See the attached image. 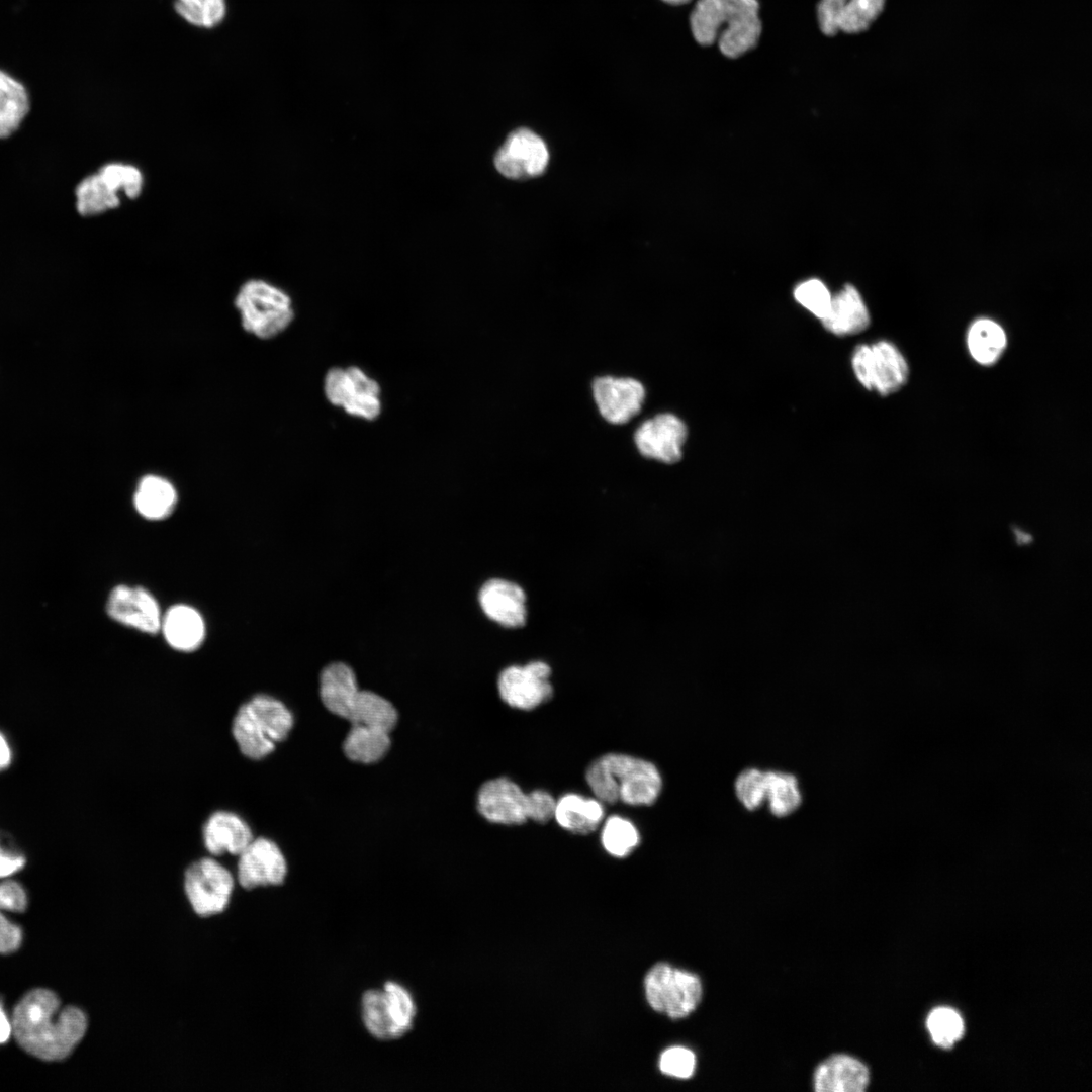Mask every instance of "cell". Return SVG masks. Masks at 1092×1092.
Listing matches in <instances>:
<instances>
[{
	"label": "cell",
	"instance_id": "obj_1",
	"mask_svg": "<svg viewBox=\"0 0 1092 1092\" xmlns=\"http://www.w3.org/2000/svg\"><path fill=\"white\" fill-rule=\"evenodd\" d=\"M12 1035L31 1056L43 1061L67 1058L87 1030V1016L75 1006L61 1007L53 991L37 988L26 993L13 1009Z\"/></svg>",
	"mask_w": 1092,
	"mask_h": 1092
},
{
	"label": "cell",
	"instance_id": "obj_2",
	"mask_svg": "<svg viewBox=\"0 0 1092 1092\" xmlns=\"http://www.w3.org/2000/svg\"><path fill=\"white\" fill-rule=\"evenodd\" d=\"M757 0H698L690 17L701 46L718 42L721 53L738 58L752 50L761 34Z\"/></svg>",
	"mask_w": 1092,
	"mask_h": 1092
},
{
	"label": "cell",
	"instance_id": "obj_3",
	"mask_svg": "<svg viewBox=\"0 0 1092 1092\" xmlns=\"http://www.w3.org/2000/svg\"><path fill=\"white\" fill-rule=\"evenodd\" d=\"M585 780L603 803L652 805L658 798L662 780L650 761L621 753L605 754L590 763Z\"/></svg>",
	"mask_w": 1092,
	"mask_h": 1092
},
{
	"label": "cell",
	"instance_id": "obj_4",
	"mask_svg": "<svg viewBox=\"0 0 1092 1092\" xmlns=\"http://www.w3.org/2000/svg\"><path fill=\"white\" fill-rule=\"evenodd\" d=\"M293 723V715L285 704L272 696L259 694L237 710L232 734L246 757L259 760L287 738Z\"/></svg>",
	"mask_w": 1092,
	"mask_h": 1092
},
{
	"label": "cell",
	"instance_id": "obj_5",
	"mask_svg": "<svg viewBox=\"0 0 1092 1092\" xmlns=\"http://www.w3.org/2000/svg\"><path fill=\"white\" fill-rule=\"evenodd\" d=\"M556 801L547 792L525 794L508 778L485 782L477 794V810L489 822L517 825L531 819L546 823L554 817Z\"/></svg>",
	"mask_w": 1092,
	"mask_h": 1092
},
{
	"label": "cell",
	"instance_id": "obj_6",
	"mask_svg": "<svg viewBox=\"0 0 1092 1092\" xmlns=\"http://www.w3.org/2000/svg\"><path fill=\"white\" fill-rule=\"evenodd\" d=\"M234 302L243 329L261 340L275 338L294 317L290 296L263 279L251 278L243 282Z\"/></svg>",
	"mask_w": 1092,
	"mask_h": 1092
},
{
	"label": "cell",
	"instance_id": "obj_7",
	"mask_svg": "<svg viewBox=\"0 0 1092 1092\" xmlns=\"http://www.w3.org/2000/svg\"><path fill=\"white\" fill-rule=\"evenodd\" d=\"M144 187L145 176L138 166L125 162L106 163L77 185V211L82 216H95L114 210L123 199H138Z\"/></svg>",
	"mask_w": 1092,
	"mask_h": 1092
},
{
	"label": "cell",
	"instance_id": "obj_8",
	"mask_svg": "<svg viewBox=\"0 0 1092 1092\" xmlns=\"http://www.w3.org/2000/svg\"><path fill=\"white\" fill-rule=\"evenodd\" d=\"M362 1020L367 1031L380 1040H392L414 1026L417 1006L402 985L388 981L381 990L366 991L361 999Z\"/></svg>",
	"mask_w": 1092,
	"mask_h": 1092
},
{
	"label": "cell",
	"instance_id": "obj_9",
	"mask_svg": "<svg viewBox=\"0 0 1092 1092\" xmlns=\"http://www.w3.org/2000/svg\"><path fill=\"white\" fill-rule=\"evenodd\" d=\"M851 366L858 382L880 395L898 391L908 380L906 359L894 344L885 340L857 346Z\"/></svg>",
	"mask_w": 1092,
	"mask_h": 1092
},
{
	"label": "cell",
	"instance_id": "obj_10",
	"mask_svg": "<svg viewBox=\"0 0 1092 1092\" xmlns=\"http://www.w3.org/2000/svg\"><path fill=\"white\" fill-rule=\"evenodd\" d=\"M645 992L649 1005L655 1011L671 1018H681L699 1004L702 984L695 974L660 963L648 972Z\"/></svg>",
	"mask_w": 1092,
	"mask_h": 1092
},
{
	"label": "cell",
	"instance_id": "obj_11",
	"mask_svg": "<svg viewBox=\"0 0 1092 1092\" xmlns=\"http://www.w3.org/2000/svg\"><path fill=\"white\" fill-rule=\"evenodd\" d=\"M184 887L194 911L200 916H210L226 908L234 889V878L216 859L204 857L187 868Z\"/></svg>",
	"mask_w": 1092,
	"mask_h": 1092
},
{
	"label": "cell",
	"instance_id": "obj_12",
	"mask_svg": "<svg viewBox=\"0 0 1092 1092\" xmlns=\"http://www.w3.org/2000/svg\"><path fill=\"white\" fill-rule=\"evenodd\" d=\"M550 674L549 665L542 661L509 666L497 679L499 696L513 708L532 710L551 698L553 688Z\"/></svg>",
	"mask_w": 1092,
	"mask_h": 1092
},
{
	"label": "cell",
	"instance_id": "obj_13",
	"mask_svg": "<svg viewBox=\"0 0 1092 1092\" xmlns=\"http://www.w3.org/2000/svg\"><path fill=\"white\" fill-rule=\"evenodd\" d=\"M687 437L688 428L677 416L661 413L638 426L634 444L643 457L673 464L682 457Z\"/></svg>",
	"mask_w": 1092,
	"mask_h": 1092
},
{
	"label": "cell",
	"instance_id": "obj_14",
	"mask_svg": "<svg viewBox=\"0 0 1092 1092\" xmlns=\"http://www.w3.org/2000/svg\"><path fill=\"white\" fill-rule=\"evenodd\" d=\"M549 153L544 141L527 128L509 134L494 157L497 171L512 179L539 176L544 172Z\"/></svg>",
	"mask_w": 1092,
	"mask_h": 1092
},
{
	"label": "cell",
	"instance_id": "obj_15",
	"mask_svg": "<svg viewBox=\"0 0 1092 1092\" xmlns=\"http://www.w3.org/2000/svg\"><path fill=\"white\" fill-rule=\"evenodd\" d=\"M592 393L601 417L612 425L626 424L637 416L646 397L639 380L611 375L595 378Z\"/></svg>",
	"mask_w": 1092,
	"mask_h": 1092
},
{
	"label": "cell",
	"instance_id": "obj_16",
	"mask_svg": "<svg viewBox=\"0 0 1092 1092\" xmlns=\"http://www.w3.org/2000/svg\"><path fill=\"white\" fill-rule=\"evenodd\" d=\"M238 856L237 878L243 888L276 886L284 882L287 862L273 840L266 837L253 838Z\"/></svg>",
	"mask_w": 1092,
	"mask_h": 1092
},
{
	"label": "cell",
	"instance_id": "obj_17",
	"mask_svg": "<svg viewBox=\"0 0 1092 1092\" xmlns=\"http://www.w3.org/2000/svg\"><path fill=\"white\" fill-rule=\"evenodd\" d=\"M106 612L114 621L144 633L160 631L162 613L155 597L142 586L119 584L112 588Z\"/></svg>",
	"mask_w": 1092,
	"mask_h": 1092
},
{
	"label": "cell",
	"instance_id": "obj_18",
	"mask_svg": "<svg viewBox=\"0 0 1092 1092\" xmlns=\"http://www.w3.org/2000/svg\"><path fill=\"white\" fill-rule=\"evenodd\" d=\"M886 0H820L817 18L825 35L859 33L867 30L883 11Z\"/></svg>",
	"mask_w": 1092,
	"mask_h": 1092
},
{
	"label": "cell",
	"instance_id": "obj_19",
	"mask_svg": "<svg viewBox=\"0 0 1092 1092\" xmlns=\"http://www.w3.org/2000/svg\"><path fill=\"white\" fill-rule=\"evenodd\" d=\"M483 613L493 622L508 627L520 628L527 619L526 595L518 584L492 578L483 583L478 593Z\"/></svg>",
	"mask_w": 1092,
	"mask_h": 1092
},
{
	"label": "cell",
	"instance_id": "obj_20",
	"mask_svg": "<svg viewBox=\"0 0 1092 1092\" xmlns=\"http://www.w3.org/2000/svg\"><path fill=\"white\" fill-rule=\"evenodd\" d=\"M202 838L206 850L219 856L223 853L239 855L254 836L242 817L234 812L220 810L211 814L204 823Z\"/></svg>",
	"mask_w": 1092,
	"mask_h": 1092
},
{
	"label": "cell",
	"instance_id": "obj_21",
	"mask_svg": "<svg viewBox=\"0 0 1092 1092\" xmlns=\"http://www.w3.org/2000/svg\"><path fill=\"white\" fill-rule=\"evenodd\" d=\"M868 1068L848 1055H834L824 1061L814 1074L818 1092H861L869 1084Z\"/></svg>",
	"mask_w": 1092,
	"mask_h": 1092
},
{
	"label": "cell",
	"instance_id": "obj_22",
	"mask_svg": "<svg viewBox=\"0 0 1092 1092\" xmlns=\"http://www.w3.org/2000/svg\"><path fill=\"white\" fill-rule=\"evenodd\" d=\"M824 328L836 336H850L864 331L870 325L868 307L851 284H846L832 297L826 315L821 320Z\"/></svg>",
	"mask_w": 1092,
	"mask_h": 1092
},
{
	"label": "cell",
	"instance_id": "obj_23",
	"mask_svg": "<svg viewBox=\"0 0 1092 1092\" xmlns=\"http://www.w3.org/2000/svg\"><path fill=\"white\" fill-rule=\"evenodd\" d=\"M165 640L182 652L196 650L205 637V623L201 614L186 604L170 607L163 615L161 628Z\"/></svg>",
	"mask_w": 1092,
	"mask_h": 1092
},
{
	"label": "cell",
	"instance_id": "obj_24",
	"mask_svg": "<svg viewBox=\"0 0 1092 1092\" xmlns=\"http://www.w3.org/2000/svg\"><path fill=\"white\" fill-rule=\"evenodd\" d=\"M359 691L356 675L348 664L333 662L321 671L320 698L332 714L347 719Z\"/></svg>",
	"mask_w": 1092,
	"mask_h": 1092
},
{
	"label": "cell",
	"instance_id": "obj_25",
	"mask_svg": "<svg viewBox=\"0 0 1092 1092\" xmlns=\"http://www.w3.org/2000/svg\"><path fill=\"white\" fill-rule=\"evenodd\" d=\"M178 503L175 486L157 474L143 476L133 493V506L145 519L162 520L169 517Z\"/></svg>",
	"mask_w": 1092,
	"mask_h": 1092
},
{
	"label": "cell",
	"instance_id": "obj_26",
	"mask_svg": "<svg viewBox=\"0 0 1092 1092\" xmlns=\"http://www.w3.org/2000/svg\"><path fill=\"white\" fill-rule=\"evenodd\" d=\"M604 817L602 804L576 794H566L557 802L554 818L564 829L578 834L595 831Z\"/></svg>",
	"mask_w": 1092,
	"mask_h": 1092
},
{
	"label": "cell",
	"instance_id": "obj_27",
	"mask_svg": "<svg viewBox=\"0 0 1092 1092\" xmlns=\"http://www.w3.org/2000/svg\"><path fill=\"white\" fill-rule=\"evenodd\" d=\"M1007 345L1004 329L995 321L980 317L974 321L967 333V347L971 357L979 364H995Z\"/></svg>",
	"mask_w": 1092,
	"mask_h": 1092
},
{
	"label": "cell",
	"instance_id": "obj_28",
	"mask_svg": "<svg viewBox=\"0 0 1092 1092\" xmlns=\"http://www.w3.org/2000/svg\"><path fill=\"white\" fill-rule=\"evenodd\" d=\"M397 719V711L387 699L372 691L360 690L346 720L351 725L367 726L390 733Z\"/></svg>",
	"mask_w": 1092,
	"mask_h": 1092
},
{
	"label": "cell",
	"instance_id": "obj_29",
	"mask_svg": "<svg viewBox=\"0 0 1092 1092\" xmlns=\"http://www.w3.org/2000/svg\"><path fill=\"white\" fill-rule=\"evenodd\" d=\"M389 733L362 725H351L343 742V751L352 761L370 764L379 761L388 752Z\"/></svg>",
	"mask_w": 1092,
	"mask_h": 1092
},
{
	"label": "cell",
	"instance_id": "obj_30",
	"mask_svg": "<svg viewBox=\"0 0 1092 1092\" xmlns=\"http://www.w3.org/2000/svg\"><path fill=\"white\" fill-rule=\"evenodd\" d=\"M29 110L25 87L0 70V138H8L18 129Z\"/></svg>",
	"mask_w": 1092,
	"mask_h": 1092
},
{
	"label": "cell",
	"instance_id": "obj_31",
	"mask_svg": "<svg viewBox=\"0 0 1092 1092\" xmlns=\"http://www.w3.org/2000/svg\"><path fill=\"white\" fill-rule=\"evenodd\" d=\"M766 776V802L776 817H786L801 805L802 795L797 778L788 772L769 770Z\"/></svg>",
	"mask_w": 1092,
	"mask_h": 1092
},
{
	"label": "cell",
	"instance_id": "obj_32",
	"mask_svg": "<svg viewBox=\"0 0 1092 1092\" xmlns=\"http://www.w3.org/2000/svg\"><path fill=\"white\" fill-rule=\"evenodd\" d=\"M604 848L613 856L625 857L639 844L636 827L627 819L614 815L607 819L601 835Z\"/></svg>",
	"mask_w": 1092,
	"mask_h": 1092
},
{
	"label": "cell",
	"instance_id": "obj_33",
	"mask_svg": "<svg viewBox=\"0 0 1092 1092\" xmlns=\"http://www.w3.org/2000/svg\"><path fill=\"white\" fill-rule=\"evenodd\" d=\"M927 1028L936 1044L950 1048L963 1036L964 1022L961 1015L953 1009L939 1007L929 1014Z\"/></svg>",
	"mask_w": 1092,
	"mask_h": 1092
},
{
	"label": "cell",
	"instance_id": "obj_34",
	"mask_svg": "<svg viewBox=\"0 0 1092 1092\" xmlns=\"http://www.w3.org/2000/svg\"><path fill=\"white\" fill-rule=\"evenodd\" d=\"M175 8L188 22L202 27L218 24L225 13L224 0H177Z\"/></svg>",
	"mask_w": 1092,
	"mask_h": 1092
},
{
	"label": "cell",
	"instance_id": "obj_35",
	"mask_svg": "<svg viewBox=\"0 0 1092 1092\" xmlns=\"http://www.w3.org/2000/svg\"><path fill=\"white\" fill-rule=\"evenodd\" d=\"M735 794L749 811L759 808L766 800L765 771L751 767L741 771L735 781Z\"/></svg>",
	"mask_w": 1092,
	"mask_h": 1092
},
{
	"label": "cell",
	"instance_id": "obj_36",
	"mask_svg": "<svg viewBox=\"0 0 1092 1092\" xmlns=\"http://www.w3.org/2000/svg\"><path fill=\"white\" fill-rule=\"evenodd\" d=\"M794 297L803 307L822 320L831 303L832 296L826 285L819 279H809L798 284Z\"/></svg>",
	"mask_w": 1092,
	"mask_h": 1092
},
{
	"label": "cell",
	"instance_id": "obj_37",
	"mask_svg": "<svg viewBox=\"0 0 1092 1092\" xmlns=\"http://www.w3.org/2000/svg\"><path fill=\"white\" fill-rule=\"evenodd\" d=\"M696 1058L693 1052L682 1046H673L660 1057L659 1068L662 1073L681 1079L694 1074Z\"/></svg>",
	"mask_w": 1092,
	"mask_h": 1092
},
{
	"label": "cell",
	"instance_id": "obj_38",
	"mask_svg": "<svg viewBox=\"0 0 1092 1092\" xmlns=\"http://www.w3.org/2000/svg\"><path fill=\"white\" fill-rule=\"evenodd\" d=\"M325 393L334 405L343 406L353 395L354 387L346 370L334 368L325 378Z\"/></svg>",
	"mask_w": 1092,
	"mask_h": 1092
},
{
	"label": "cell",
	"instance_id": "obj_39",
	"mask_svg": "<svg viewBox=\"0 0 1092 1092\" xmlns=\"http://www.w3.org/2000/svg\"><path fill=\"white\" fill-rule=\"evenodd\" d=\"M27 903L26 891L20 883L11 880L0 883V908L2 910L21 913L25 911Z\"/></svg>",
	"mask_w": 1092,
	"mask_h": 1092
},
{
	"label": "cell",
	"instance_id": "obj_40",
	"mask_svg": "<svg viewBox=\"0 0 1092 1092\" xmlns=\"http://www.w3.org/2000/svg\"><path fill=\"white\" fill-rule=\"evenodd\" d=\"M2 911L0 908V953L8 954L20 947L23 933L21 927L9 920Z\"/></svg>",
	"mask_w": 1092,
	"mask_h": 1092
},
{
	"label": "cell",
	"instance_id": "obj_41",
	"mask_svg": "<svg viewBox=\"0 0 1092 1092\" xmlns=\"http://www.w3.org/2000/svg\"><path fill=\"white\" fill-rule=\"evenodd\" d=\"M343 407L350 415L372 420L379 415L381 405L376 395L354 394Z\"/></svg>",
	"mask_w": 1092,
	"mask_h": 1092
},
{
	"label": "cell",
	"instance_id": "obj_42",
	"mask_svg": "<svg viewBox=\"0 0 1092 1092\" xmlns=\"http://www.w3.org/2000/svg\"><path fill=\"white\" fill-rule=\"evenodd\" d=\"M25 856L0 844V878L9 877L23 869Z\"/></svg>",
	"mask_w": 1092,
	"mask_h": 1092
},
{
	"label": "cell",
	"instance_id": "obj_43",
	"mask_svg": "<svg viewBox=\"0 0 1092 1092\" xmlns=\"http://www.w3.org/2000/svg\"><path fill=\"white\" fill-rule=\"evenodd\" d=\"M346 371L352 381L354 394H370L378 396L380 391L378 384L367 377L362 370L357 367H350L346 369Z\"/></svg>",
	"mask_w": 1092,
	"mask_h": 1092
},
{
	"label": "cell",
	"instance_id": "obj_44",
	"mask_svg": "<svg viewBox=\"0 0 1092 1092\" xmlns=\"http://www.w3.org/2000/svg\"><path fill=\"white\" fill-rule=\"evenodd\" d=\"M11 1035L12 1022L4 1010L2 1001H0V1044L7 1042Z\"/></svg>",
	"mask_w": 1092,
	"mask_h": 1092
},
{
	"label": "cell",
	"instance_id": "obj_45",
	"mask_svg": "<svg viewBox=\"0 0 1092 1092\" xmlns=\"http://www.w3.org/2000/svg\"><path fill=\"white\" fill-rule=\"evenodd\" d=\"M11 757L12 752L10 746L4 735L0 732V770L6 768L10 764Z\"/></svg>",
	"mask_w": 1092,
	"mask_h": 1092
},
{
	"label": "cell",
	"instance_id": "obj_46",
	"mask_svg": "<svg viewBox=\"0 0 1092 1092\" xmlns=\"http://www.w3.org/2000/svg\"><path fill=\"white\" fill-rule=\"evenodd\" d=\"M662 1H664V2H666L668 4H671V5H682V4H686V3L690 2L691 0H662Z\"/></svg>",
	"mask_w": 1092,
	"mask_h": 1092
}]
</instances>
